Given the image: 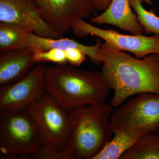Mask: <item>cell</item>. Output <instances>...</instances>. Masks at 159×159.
Masks as SVG:
<instances>
[{"mask_svg": "<svg viewBox=\"0 0 159 159\" xmlns=\"http://www.w3.org/2000/svg\"><path fill=\"white\" fill-rule=\"evenodd\" d=\"M103 63L101 73L114 96V108L141 93L159 94V58L152 54L144 59L134 58L105 42L99 51Z\"/></svg>", "mask_w": 159, "mask_h": 159, "instance_id": "6da1fadb", "label": "cell"}, {"mask_svg": "<svg viewBox=\"0 0 159 159\" xmlns=\"http://www.w3.org/2000/svg\"><path fill=\"white\" fill-rule=\"evenodd\" d=\"M45 84L50 94L68 112L89 104H101L110 93L101 72L67 65L46 66Z\"/></svg>", "mask_w": 159, "mask_h": 159, "instance_id": "7a4b0ae2", "label": "cell"}, {"mask_svg": "<svg viewBox=\"0 0 159 159\" xmlns=\"http://www.w3.org/2000/svg\"><path fill=\"white\" fill-rule=\"evenodd\" d=\"M111 104H89L69 113L71 131L69 145L75 159H92L111 139Z\"/></svg>", "mask_w": 159, "mask_h": 159, "instance_id": "3957f363", "label": "cell"}, {"mask_svg": "<svg viewBox=\"0 0 159 159\" xmlns=\"http://www.w3.org/2000/svg\"><path fill=\"white\" fill-rule=\"evenodd\" d=\"M41 143L37 127L26 108L0 111V151L5 159L31 157Z\"/></svg>", "mask_w": 159, "mask_h": 159, "instance_id": "277c9868", "label": "cell"}, {"mask_svg": "<svg viewBox=\"0 0 159 159\" xmlns=\"http://www.w3.org/2000/svg\"><path fill=\"white\" fill-rule=\"evenodd\" d=\"M26 109L37 127L41 143L50 142L58 150L68 145L71 131L69 112L50 94L46 92Z\"/></svg>", "mask_w": 159, "mask_h": 159, "instance_id": "5b68a950", "label": "cell"}, {"mask_svg": "<svg viewBox=\"0 0 159 159\" xmlns=\"http://www.w3.org/2000/svg\"><path fill=\"white\" fill-rule=\"evenodd\" d=\"M115 108L110 117L113 133L132 127H147L159 133V94L143 93Z\"/></svg>", "mask_w": 159, "mask_h": 159, "instance_id": "8992f818", "label": "cell"}, {"mask_svg": "<svg viewBox=\"0 0 159 159\" xmlns=\"http://www.w3.org/2000/svg\"><path fill=\"white\" fill-rule=\"evenodd\" d=\"M43 20L61 37L77 19L96 14L91 0H30Z\"/></svg>", "mask_w": 159, "mask_h": 159, "instance_id": "52a82bcc", "label": "cell"}, {"mask_svg": "<svg viewBox=\"0 0 159 159\" xmlns=\"http://www.w3.org/2000/svg\"><path fill=\"white\" fill-rule=\"evenodd\" d=\"M75 35L84 37L89 34L98 36L120 51L133 53L141 59L149 54L159 53V34L152 37L141 35H125L116 31L104 30L92 25L82 19L74 21L72 28Z\"/></svg>", "mask_w": 159, "mask_h": 159, "instance_id": "ba28073f", "label": "cell"}, {"mask_svg": "<svg viewBox=\"0 0 159 159\" xmlns=\"http://www.w3.org/2000/svg\"><path fill=\"white\" fill-rule=\"evenodd\" d=\"M46 66L37 63L28 75L13 84L0 88V111L24 109L46 92Z\"/></svg>", "mask_w": 159, "mask_h": 159, "instance_id": "9c48e42d", "label": "cell"}, {"mask_svg": "<svg viewBox=\"0 0 159 159\" xmlns=\"http://www.w3.org/2000/svg\"><path fill=\"white\" fill-rule=\"evenodd\" d=\"M0 22L30 29L41 37L62 38L43 20L30 0H0Z\"/></svg>", "mask_w": 159, "mask_h": 159, "instance_id": "30bf717a", "label": "cell"}, {"mask_svg": "<svg viewBox=\"0 0 159 159\" xmlns=\"http://www.w3.org/2000/svg\"><path fill=\"white\" fill-rule=\"evenodd\" d=\"M36 64L33 52L25 48L1 52L0 85L13 84L30 73Z\"/></svg>", "mask_w": 159, "mask_h": 159, "instance_id": "8fae6325", "label": "cell"}, {"mask_svg": "<svg viewBox=\"0 0 159 159\" xmlns=\"http://www.w3.org/2000/svg\"><path fill=\"white\" fill-rule=\"evenodd\" d=\"M92 24H109L129 31L134 35H141L144 29L132 11L129 0H112L110 5L102 14L92 18Z\"/></svg>", "mask_w": 159, "mask_h": 159, "instance_id": "7c38bea8", "label": "cell"}, {"mask_svg": "<svg viewBox=\"0 0 159 159\" xmlns=\"http://www.w3.org/2000/svg\"><path fill=\"white\" fill-rule=\"evenodd\" d=\"M101 45L102 43L99 40H97L94 45L88 46L70 39L47 38L41 37L33 32H31L26 36L20 48H25L32 52L48 51L53 49L64 50L71 48L79 49L84 52L89 56L92 62L97 65H99L102 62L99 59V51Z\"/></svg>", "mask_w": 159, "mask_h": 159, "instance_id": "4fadbf2b", "label": "cell"}, {"mask_svg": "<svg viewBox=\"0 0 159 159\" xmlns=\"http://www.w3.org/2000/svg\"><path fill=\"white\" fill-rule=\"evenodd\" d=\"M153 133L147 127H132L114 133V137L92 159H119L143 134Z\"/></svg>", "mask_w": 159, "mask_h": 159, "instance_id": "5bb4252c", "label": "cell"}, {"mask_svg": "<svg viewBox=\"0 0 159 159\" xmlns=\"http://www.w3.org/2000/svg\"><path fill=\"white\" fill-rule=\"evenodd\" d=\"M120 159H159V133L143 134Z\"/></svg>", "mask_w": 159, "mask_h": 159, "instance_id": "9a60e30c", "label": "cell"}, {"mask_svg": "<svg viewBox=\"0 0 159 159\" xmlns=\"http://www.w3.org/2000/svg\"><path fill=\"white\" fill-rule=\"evenodd\" d=\"M30 29L14 24L0 22V52L20 48Z\"/></svg>", "mask_w": 159, "mask_h": 159, "instance_id": "2e32d148", "label": "cell"}, {"mask_svg": "<svg viewBox=\"0 0 159 159\" xmlns=\"http://www.w3.org/2000/svg\"><path fill=\"white\" fill-rule=\"evenodd\" d=\"M130 6L136 13L137 19L148 34H159V17L153 12L147 11L142 6V2L151 4V0H129Z\"/></svg>", "mask_w": 159, "mask_h": 159, "instance_id": "e0dca14e", "label": "cell"}, {"mask_svg": "<svg viewBox=\"0 0 159 159\" xmlns=\"http://www.w3.org/2000/svg\"><path fill=\"white\" fill-rule=\"evenodd\" d=\"M31 157L35 159H75L73 150L69 144L63 149L58 150L50 142H46L41 143Z\"/></svg>", "mask_w": 159, "mask_h": 159, "instance_id": "ac0fdd59", "label": "cell"}, {"mask_svg": "<svg viewBox=\"0 0 159 159\" xmlns=\"http://www.w3.org/2000/svg\"><path fill=\"white\" fill-rule=\"evenodd\" d=\"M33 59L36 64L49 62L58 65L68 63L66 50L59 49L34 51L33 52Z\"/></svg>", "mask_w": 159, "mask_h": 159, "instance_id": "d6986e66", "label": "cell"}, {"mask_svg": "<svg viewBox=\"0 0 159 159\" xmlns=\"http://www.w3.org/2000/svg\"><path fill=\"white\" fill-rule=\"evenodd\" d=\"M68 63L75 67H79L86 59L87 54L79 49L71 48L66 50Z\"/></svg>", "mask_w": 159, "mask_h": 159, "instance_id": "ffe728a7", "label": "cell"}, {"mask_svg": "<svg viewBox=\"0 0 159 159\" xmlns=\"http://www.w3.org/2000/svg\"><path fill=\"white\" fill-rule=\"evenodd\" d=\"M94 8L97 11H104L108 8L112 0H91Z\"/></svg>", "mask_w": 159, "mask_h": 159, "instance_id": "44dd1931", "label": "cell"}, {"mask_svg": "<svg viewBox=\"0 0 159 159\" xmlns=\"http://www.w3.org/2000/svg\"><path fill=\"white\" fill-rule=\"evenodd\" d=\"M157 55H158V56L159 58V53H158V54H157Z\"/></svg>", "mask_w": 159, "mask_h": 159, "instance_id": "7402d4cb", "label": "cell"}]
</instances>
